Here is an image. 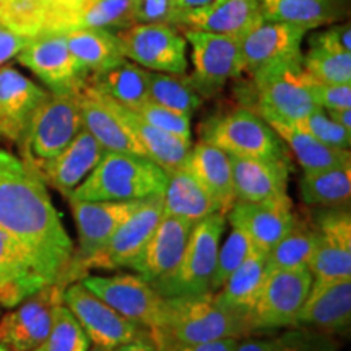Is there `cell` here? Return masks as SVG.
<instances>
[{
  "mask_svg": "<svg viewBox=\"0 0 351 351\" xmlns=\"http://www.w3.org/2000/svg\"><path fill=\"white\" fill-rule=\"evenodd\" d=\"M296 219L289 195L265 202H234L228 210L226 221L243 231L258 252L270 251L283 238Z\"/></svg>",
  "mask_w": 351,
  "mask_h": 351,
  "instance_id": "ffe728a7",
  "label": "cell"
},
{
  "mask_svg": "<svg viewBox=\"0 0 351 351\" xmlns=\"http://www.w3.org/2000/svg\"><path fill=\"white\" fill-rule=\"evenodd\" d=\"M69 202L78 232V249L73 251V258L67 274V283L70 285L73 283V280H82L85 276L83 271L85 263L108 244L114 232L119 230L121 225H124L143 200Z\"/></svg>",
  "mask_w": 351,
  "mask_h": 351,
  "instance_id": "8fae6325",
  "label": "cell"
},
{
  "mask_svg": "<svg viewBox=\"0 0 351 351\" xmlns=\"http://www.w3.org/2000/svg\"><path fill=\"white\" fill-rule=\"evenodd\" d=\"M315 245V226L296 215L295 223L283 238L267 252V274L274 270H291L307 267Z\"/></svg>",
  "mask_w": 351,
  "mask_h": 351,
  "instance_id": "8d00e7d4",
  "label": "cell"
},
{
  "mask_svg": "<svg viewBox=\"0 0 351 351\" xmlns=\"http://www.w3.org/2000/svg\"><path fill=\"white\" fill-rule=\"evenodd\" d=\"M46 13L41 0H0V26L25 38L41 36Z\"/></svg>",
  "mask_w": 351,
  "mask_h": 351,
  "instance_id": "b9f144b4",
  "label": "cell"
},
{
  "mask_svg": "<svg viewBox=\"0 0 351 351\" xmlns=\"http://www.w3.org/2000/svg\"><path fill=\"white\" fill-rule=\"evenodd\" d=\"M295 125L300 127L301 130L307 132L309 135H313L319 142L328 145V147L340 148V150H350L351 132L345 130L339 124H335L322 108H317L315 111L307 114L306 117L295 122Z\"/></svg>",
  "mask_w": 351,
  "mask_h": 351,
  "instance_id": "f6af8a7d",
  "label": "cell"
},
{
  "mask_svg": "<svg viewBox=\"0 0 351 351\" xmlns=\"http://www.w3.org/2000/svg\"><path fill=\"white\" fill-rule=\"evenodd\" d=\"M104 98L108 99L109 106L117 114L122 124L127 127V130L130 132V135L135 138V142L138 143V147L142 148L143 155L148 160H152L168 174L182 168L184 161H186L192 148V140L176 137L173 134L156 129L132 109L116 103L106 95H104Z\"/></svg>",
  "mask_w": 351,
  "mask_h": 351,
  "instance_id": "484cf974",
  "label": "cell"
},
{
  "mask_svg": "<svg viewBox=\"0 0 351 351\" xmlns=\"http://www.w3.org/2000/svg\"><path fill=\"white\" fill-rule=\"evenodd\" d=\"M0 67H2V65H0Z\"/></svg>",
  "mask_w": 351,
  "mask_h": 351,
  "instance_id": "91938a15",
  "label": "cell"
},
{
  "mask_svg": "<svg viewBox=\"0 0 351 351\" xmlns=\"http://www.w3.org/2000/svg\"><path fill=\"white\" fill-rule=\"evenodd\" d=\"M0 351H8V350L5 348V346H2V345H0Z\"/></svg>",
  "mask_w": 351,
  "mask_h": 351,
  "instance_id": "6f0895ef",
  "label": "cell"
},
{
  "mask_svg": "<svg viewBox=\"0 0 351 351\" xmlns=\"http://www.w3.org/2000/svg\"><path fill=\"white\" fill-rule=\"evenodd\" d=\"M179 16L174 0H135L134 23H163L176 26Z\"/></svg>",
  "mask_w": 351,
  "mask_h": 351,
  "instance_id": "7dc6e473",
  "label": "cell"
},
{
  "mask_svg": "<svg viewBox=\"0 0 351 351\" xmlns=\"http://www.w3.org/2000/svg\"><path fill=\"white\" fill-rule=\"evenodd\" d=\"M77 96L83 129L90 132L104 150L145 156L142 148L122 124L117 114L112 111L108 99L99 90L86 83Z\"/></svg>",
  "mask_w": 351,
  "mask_h": 351,
  "instance_id": "4316f807",
  "label": "cell"
},
{
  "mask_svg": "<svg viewBox=\"0 0 351 351\" xmlns=\"http://www.w3.org/2000/svg\"><path fill=\"white\" fill-rule=\"evenodd\" d=\"M307 29L301 26L262 20L241 41L243 73L256 78L276 69L302 65V41Z\"/></svg>",
  "mask_w": 351,
  "mask_h": 351,
  "instance_id": "7c38bea8",
  "label": "cell"
},
{
  "mask_svg": "<svg viewBox=\"0 0 351 351\" xmlns=\"http://www.w3.org/2000/svg\"><path fill=\"white\" fill-rule=\"evenodd\" d=\"M267 124L275 130V134L293 152V155H295L296 161L304 173L351 165L350 150L328 147V145L319 142L317 138L301 130L295 124H287V122L278 121H270Z\"/></svg>",
  "mask_w": 351,
  "mask_h": 351,
  "instance_id": "4dcf8cb0",
  "label": "cell"
},
{
  "mask_svg": "<svg viewBox=\"0 0 351 351\" xmlns=\"http://www.w3.org/2000/svg\"><path fill=\"white\" fill-rule=\"evenodd\" d=\"M192 228L194 223L163 213L142 254L132 262L129 269L158 289L178 269Z\"/></svg>",
  "mask_w": 351,
  "mask_h": 351,
  "instance_id": "d6986e66",
  "label": "cell"
},
{
  "mask_svg": "<svg viewBox=\"0 0 351 351\" xmlns=\"http://www.w3.org/2000/svg\"><path fill=\"white\" fill-rule=\"evenodd\" d=\"M124 59L152 72L186 75L187 41L173 25L132 23L116 33Z\"/></svg>",
  "mask_w": 351,
  "mask_h": 351,
  "instance_id": "ba28073f",
  "label": "cell"
},
{
  "mask_svg": "<svg viewBox=\"0 0 351 351\" xmlns=\"http://www.w3.org/2000/svg\"><path fill=\"white\" fill-rule=\"evenodd\" d=\"M300 195L309 207H345L351 199V165L304 173L300 181Z\"/></svg>",
  "mask_w": 351,
  "mask_h": 351,
  "instance_id": "e575fe53",
  "label": "cell"
},
{
  "mask_svg": "<svg viewBox=\"0 0 351 351\" xmlns=\"http://www.w3.org/2000/svg\"><path fill=\"white\" fill-rule=\"evenodd\" d=\"M33 351H41V350H39V348H36V350H33Z\"/></svg>",
  "mask_w": 351,
  "mask_h": 351,
  "instance_id": "680465c9",
  "label": "cell"
},
{
  "mask_svg": "<svg viewBox=\"0 0 351 351\" xmlns=\"http://www.w3.org/2000/svg\"><path fill=\"white\" fill-rule=\"evenodd\" d=\"M148 93L156 104L192 117L204 104L186 75H173L148 70Z\"/></svg>",
  "mask_w": 351,
  "mask_h": 351,
  "instance_id": "f35d334b",
  "label": "cell"
},
{
  "mask_svg": "<svg viewBox=\"0 0 351 351\" xmlns=\"http://www.w3.org/2000/svg\"><path fill=\"white\" fill-rule=\"evenodd\" d=\"M104 150L90 132L82 129L56 158L46 161L36 169V174L46 186L54 187L64 199L85 181V178L103 158Z\"/></svg>",
  "mask_w": 351,
  "mask_h": 351,
  "instance_id": "603a6c76",
  "label": "cell"
},
{
  "mask_svg": "<svg viewBox=\"0 0 351 351\" xmlns=\"http://www.w3.org/2000/svg\"><path fill=\"white\" fill-rule=\"evenodd\" d=\"M263 20L313 29L335 20L333 0H258Z\"/></svg>",
  "mask_w": 351,
  "mask_h": 351,
  "instance_id": "d590c367",
  "label": "cell"
},
{
  "mask_svg": "<svg viewBox=\"0 0 351 351\" xmlns=\"http://www.w3.org/2000/svg\"><path fill=\"white\" fill-rule=\"evenodd\" d=\"M327 116L339 124L340 127H343L345 130L351 132V108L346 109H332V111H326Z\"/></svg>",
  "mask_w": 351,
  "mask_h": 351,
  "instance_id": "db71d44e",
  "label": "cell"
},
{
  "mask_svg": "<svg viewBox=\"0 0 351 351\" xmlns=\"http://www.w3.org/2000/svg\"><path fill=\"white\" fill-rule=\"evenodd\" d=\"M169 174L145 156L106 152L69 200H145L163 195Z\"/></svg>",
  "mask_w": 351,
  "mask_h": 351,
  "instance_id": "3957f363",
  "label": "cell"
},
{
  "mask_svg": "<svg viewBox=\"0 0 351 351\" xmlns=\"http://www.w3.org/2000/svg\"><path fill=\"white\" fill-rule=\"evenodd\" d=\"M302 70L313 80L320 83H351V52H337L309 46L307 52L302 54Z\"/></svg>",
  "mask_w": 351,
  "mask_h": 351,
  "instance_id": "60d3db41",
  "label": "cell"
},
{
  "mask_svg": "<svg viewBox=\"0 0 351 351\" xmlns=\"http://www.w3.org/2000/svg\"><path fill=\"white\" fill-rule=\"evenodd\" d=\"M202 140L231 156L282 160L289 158L283 140L249 108H238L205 125Z\"/></svg>",
  "mask_w": 351,
  "mask_h": 351,
  "instance_id": "52a82bcc",
  "label": "cell"
},
{
  "mask_svg": "<svg viewBox=\"0 0 351 351\" xmlns=\"http://www.w3.org/2000/svg\"><path fill=\"white\" fill-rule=\"evenodd\" d=\"M150 335L158 351H236L239 343V340L236 339L207 341V343H179V341L165 339L153 332H150Z\"/></svg>",
  "mask_w": 351,
  "mask_h": 351,
  "instance_id": "681fc988",
  "label": "cell"
},
{
  "mask_svg": "<svg viewBox=\"0 0 351 351\" xmlns=\"http://www.w3.org/2000/svg\"><path fill=\"white\" fill-rule=\"evenodd\" d=\"M112 351H158L155 341H153L150 332L147 335L140 337L137 340H132L129 343H124Z\"/></svg>",
  "mask_w": 351,
  "mask_h": 351,
  "instance_id": "816d5d0a",
  "label": "cell"
},
{
  "mask_svg": "<svg viewBox=\"0 0 351 351\" xmlns=\"http://www.w3.org/2000/svg\"><path fill=\"white\" fill-rule=\"evenodd\" d=\"M163 212L195 225L210 215L221 212V208L218 202L181 168L169 174L163 194Z\"/></svg>",
  "mask_w": 351,
  "mask_h": 351,
  "instance_id": "f546056e",
  "label": "cell"
},
{
  "mask_svg": "<svg viewBox=\"0 0 351 351\" xmlns=\"http://www.w3.org/2000/svg\"><path fill=\"white\" fill-rule=\"evenodd\" d=\"M252 244L247 236L243 231L232 228V231L228 236L225 244L218 249L217 262H215V270L212 276V283H210V291H218L219 288L225 285L230 276L234 274L247 254L251 252Z\"/></svg>",
  "mask_w": 351,
  "mask_h": 351,
  "instance_id": "ee69618b",
  "label": "cell"
},
{
  "mask_svg": "<svg viewBox=\"0 0 351 351\" xmlns=\"http://www.w3.org/2000/svg\"><path fill=\"white\" fill-rule=\"evenodd\" d=\"M262 20L258 0H212L207 5L181 13L176 26L241 39Z\"/></svg>",
  "mask_w": 351,
  "mask_h": 351,
  "instance_id": "d4e9b609",
  "label": "cell"
},
{
  "mask_svg": "<svg viewBox=\"0 0 351 351\" xmlns=\"http://www.w3.org/2000/svg\"><path fill=\"white\" fill-rule=\"evenodd\" d=\"M174 2L176 5H178L179 15H181L184 12H191V10H195V8L207 5V3L212 2V0H174Z\"/></svg>",
  "mask_w": 351,
  "mask_h": 351,
  "instance_id": "11a10c76",
  "label": "cell"
},
{
  "mask_svg": "<svg viewBox=\"0 0 351 351\" xmlns=\"http://www.w3.org/2000/svg\"><path fill=\"white\" fill-rule=\"evenodd\" d=\"M337 337L326 335L307 327H293L287 332L269 339L239 340L236 351H339Z\"/></svg>",
  "mask_w": 351,
  "mask_h": 351,
  "instance_id": "74e56055",
  "label": "cell"
},
{
  "mask_svg": "<svg viewBox=\"0 0 351 351\" xmlns=\"http://www.w3.org/2000/svg\"><path fill=\"white\" fill-rule=\"evenodd\" d=\"M70 52L88 75H98L124 60L116 33L106 28H78L64 33Z\"/></svg>",
  "mask_w": 351,
  "mask_h": 351,
  "instance_id": "1f68e13d",
  "label": "cell"
},
{
  "mask_svg": "<svg viewBox=\"0 0 351 351\" xmlns=\"http://www.w3.org/2000/svg\"><path fill=\"white\" fill-rule=\"evenodd\" d=\"M351 324V278L313 282L302 306L298 327H307L330 337H345Z\"/></svg>",
  "mask_w": 351,
  "mask_h": 351,
  "instance_id": "44dd1931",
  "label": "cell"
},
{
  "mask_svg": "<svg viewBox=\"0 0 351 351\" xmlns=\"http://www.w3.org/2000/svg\"><path fill=\"white\" fill-rule=\"evenodd\" d=\"M77 93L47 91L34 111L19 142L21 160L34 173L39 166L52 160L77 137L83 129Z\"/></svg>",
  "mask_w": 351,
  "mask_h": 351,
  "instance_id": "277c9868",
  "label": "cell"
},
{
  "mask_svg": "<svg viewBox=\"0 0 351 351\" xmlns=\"http://www.w3.org/2000/svg\"><path fill=\"white\" fill-rule=\"evenodd\" d=\"M163 213V195L143 200L124 225L114 232L108 244L85 263V276L90 269H129L132 262L142 254Z\"/></svg>",
  "mask_w": 351,
  "mask_h": 351,
  "instance_id": "ac0fdd59",
  "label": "cell"
},
{
  "mask_svg": "<svg viewBox=\"0 0 351 351\" xmlns=\"http://www.w3.org/2000/svg\"><path fill=\"white\" fill-rule=\"evenodd\" d=\"M90 2V0H62L64 3V13H65V20H64V28H62V34L67 33L72 26V21L75 19V15L78 10L85 5V3Z\"/></svg>",
  "mask_w": 351,
  "mask_h": 351,
  "instance_id": "f5cc1de1",
  "label": "cell"
},
{
  "mask_svg": "<svg viewBox=\"0 0 351 351\" xmlns=\"http://www.w3.org/2000/svg\"><path fill=\"white\" fill-rule=\"evenodd\" d=\"M251 82L256 95V108L251 111L265 122L295 124L319 108L311 93V77L302 65L276 69L251 78Z\"/></svg>",
  "mask_w": 351,
  "mask_h": 351,
  "instance_id": "30bf717a",
  "label": "cell"
},
{
  "mask_svg": "<svg viewBox=\"0 0 351 351\" xmlns=\"http://www.w3.org/2000/svg\"><path fill=\"white\" fill-rule=\"evenodd\" d=\"M307 267L269 271L263 278L249 320L256 333L298 327V317L313 287Z\"/></svg>",
  "mask_w": 351,
  "mask_h": 351,
  "instance_id": "8992f818",
  "label": "cell"
},
{
  "mask_svg": "<svg viewBox=\"0 0 351 351\" xmlns=\"http://www.w3.org/2000/svg\"><path fill=\"white\" fill-rule=\"evenodd\" d=\"M47 90L10 65L0 67V140L19 143Z\"/></svg>",
  "mask_w": 351,
  "mask_h": 351,
  "instance_id": "7402d4cb",
  "label": "cell"
},
{
  "mask_svg": "<svg viewBox=\"0 0 351 351\" xmlns=\"http://www.w3.org/2000/svg\"><path fill=\"white\" fill-rule=\"evenodd\" d=\"M134 2L135 0H90L78 10L70 29L125 28L134 23Z\"/></svg>",
  "mask_w": 351,
  "mask_h": 351,
  "instance_id": "ab89813d",
  "label": "cell"
},
{
  "mask_svg": "<svg viewBox=\"0 0 351 351\" xmlns=\"http://www.w3.org/2000/svg\"><path fill=\"white\" fill-rule=\"evenodd\" d=\"M86 83L132 111L150 99L148 70L127 59L98 75L88 77Z\"/></svg>",
  "mask_w": 351,
  "mask_h": 351,
  "instance_id": "d6a6232c",
  "label": "cell"
},
{
  "mask_svg": "<svg viewBox=\"0 0 351 351\" xmlns=\"http://www.w3.org/2000/svg\"><path fill=\"white\" fill-rule=\"evenodd\" d=\"M265 257L263 252H258L254 247L251 249V252L234 270V274L218 291H215V298L219 304L238 313L249 314V311L256 304L262 282L267 275Z\"/></svg>",
  "mask_w": 351,
  "mask_h": 351,
  "instance_id": "836d02e7",
  "label": "cell"
},
{
  "mask_svg": "<svg viewBox=\"0 0 351 351\" xmlns=\"http://www.w3.org/2000/svg\"><path fill=\"white\" fill-rule=\"evenodd\" d=\"M91 340L83 330L75 315L70 313L67 306L60 304L56 307L54 319L49 335L44 343L39 346L41 351H88Z\"/></svg>",
  "mask_w": 351,
  "mask_h": 351,
  "instance_id": "7bdbcfd3",
  "label": "cell"
},
{
  "mask_svg": "<svg viewBox=\"0 0 351 351\" xmlns=\"http://www.w3.org/2000/svg\"><path fill=\"white\" fill-rule=\"evenodd\" d=\"M182 34L194 67L187 78L202 98H213L228 82L243 75L239 38L199 29H184Z\"/></svg>",
  "mask_w": 351,
  "mask_h": 351,
  "instance_id": "9c48e42d",
  "label": "cell"
},
{
  "mask_svg": "<svg viewBox=\"0 0 351 351\" xmlns=\"http://www.w3.org/2000/svg\"><path fill=\"white\" fill-rule=\"evenodd\" d=\"M231 168L236 202H265L288 195L289 158L261 160L231 156Z\"/></svg>",
  "mask_w": 351,
  "mask_h": 351,
  "instance_id": "cb8c5ba5",
  "label": "cell"
},
{
  "mask_svg": "<svg viewBox=\"0 0 351 351\" xmlns=\"http://www.w3.org/2000/svg\"><path fill=\"white\" fill-rule=\"evenodd\" d=\"M46 285L20 245L0 228V306L15 307Z\"/></svg>",
  "mask_w": 351,
  "mask_h": 351,
  "instance_id": "f1b7e54d",
  "label": "cell"
},
{
  "mask_svg": "<svg viewBox=\"0 0 351 351\" xmlns=\"http://www.w3.org/2000/svg\"><path fill=\"white\" fill-rule=\"evenodd\" d=\"M226 215L218 212L195 223L178 269L156 289L161 296L174 298L210 291L217 254L226 231Z\"/></svg>",
  "mask_w": 351,
  "mask_h": 351,
  "instance_id": "5b68a950",
  "label": "cell"
},
{
  "mask_svg": "<svg viewBox=\"0 0 351 351\" xmlns=\"http://www.w3.org/2000/svg\"><path fill=\"white\" fill-rule=\"evenodd\" d=\"M78 282L124 317L150 330L163 327L168 315V298L161 296L138 275L83 276Z\"/></svg>",
  "mask_w": 351,
  "mask_h": 351,
  "instance_id": "4fadbf2b",
  "label": "cell"
},
{
  "mask_svg": "<svg viewBox=\"0 0 351 351\" xmlns=\"http://www.w3.org/2000/svg\"><path fill=\"white\" fill-rule=\"evenodd\" d=\"M309 46L324 47L328 51L351 52V28L350 25H337L326 32L314 34L307 41Z\"/></svg>",
  "mask_w": 351,
  "mask_h": 351,
  "instance_id": "f907efd6",
  "label": "cell"
},
{
  "mask_svg": "<svg viewBox=\"0 0 351 351\" xmlns=\"http://www.w3.org/2000/svg\"><path fill=\"white\" fill-rule=\"evenodd\" d=\"M62 302L80 322L88 339L91 340V345L101 346L108 351L137 340L150 332V328L140 326L114 311L80 282H73L65 287Z\"/></svg>",
  "mask_w": 351,
  "mask_h": 351,
  "instance_id": "5bb4252c",
  "label": "cell"
},
{
  "mask_svg": "<svg viewBox=\"0 0 351 351\" xmlns=\"http://www.w3.org/2000/svg\"><path fill=\"white\" fill-rule=\"evenodd\" d=\"M311 93L319 108L324 111L351 108V83L345 85H328L311 78Z\"/></svg>",
  "mask_w": 351,
  "mask_h": 351,
  "instance_id": "c3c4849f",
  "label": "cell"
},
{
  "mask_svg": "<svg viewBox=\"0 0 351 351\" xmlns=\"http://www.w3.org/2000/svg\"><path fill=\"white\" fill-rule=\"evenodd\" d=\"M15 59L32 70L52 93H77L90 77L70 52L64 34H46L32 39Z\"/></svg>",
  "mask_w": 351,
  "mask_h": 351,
  "instance_id": "2e32d148",
  "label": "cell"
},
{
  "mask_svg": "<svg viewBox=\"0 0 351 351\" xmlns=\"http://www.w3.org/2000/svg\"><path fill=\"white\" fill-rule=\"evenodd\" d=\"M0 228L20 245L47 285L67 287L73 243L43 179L19 156L0 150Z\"/></svg>",
  "mask_w": 351,
  "mask_h": 351,
  "instance_id": "6da1fadb",
  "label": "cell"
},
{
  "mask_svg": "<svg viewBox=\"0 0 351 351\" xmlns=\"http://www.w3.org/2000/svg\"><path fill=\"white\" fill-rule=\"evenodd\" d=\"M314 282L351 278V213L327 208L315 221V245L307 263Z\"/></svg>",
  "mask_w": 351,
  "mask_h": 351,
  "instance_id": "e0dca14e",
  "label": "cell"
},
{
  "mask_svg": "<svg viewBox=\"0 0 351 351\" xmlns=\"http://www.w3.org/2000/svg\"><path fill=\"white\" fill-rule=\"evenodd\" d=\"M150 332L179 343L243 340L256 335L247 314L221 306L213 291L168 298V315L163 327Z\"/></svg>",
  "mask_w": 351,
  "mask_h": 351,
  "instance_id": "7a4b0ae2",
  "label": "cell"
},
{
  "mask_svg": "<svg viewBox=\"0 0 351 351\" xmlns=\"http://www.w3.org/2000/svg\"><path fill=\"white\" fill-rule=\"evenodd\" d=\"M182 169L187 171L218 202L223 213L226 215L228 210L234 205L231 155L221 148L200 140L199 143L192 145Z\"/></svg>",
  "mask_w": 351,
  "mask_h": 351,
  "instance_id": "83f0119b",
  "label": "cell"
},
{
  "mask_svg": "<svg viewBox=\"0 0 351 351\" xmlns=\"http://www.w3.org/2000/svg\"><path fill=\"white\" fill-rule=\"evenodd\" d=\"M88 351H108V350H104V348H101V346L93 345V346H90V348H88Z\"/></svg>",
  "mask_w": 351,
  "mask_h": 351,
  "instance_id": "9f6ffc18",
  "label": "cell"
},
{
  "mask_svg": "<svg viewBox=\"0 0 351 351\" xmlns=\"http://www.w3.org/2000/svg\"><path fill=\"white\" fill-rule=\"evenodd\" d=\"M135 112L156 129L168 132V134H173L176 137L192 140V127L189 116H184L181 112H176L173 109L156 104L152 99L143 103Z\"/></svg>",
  "mask_w": 351,
  "mask_h": 351,
  "instance_id": "bcb514c9",
  "label": "cell"
},
{
  "mask_svg": "<svg viewBox=\"0 0 351 351\" xmlns=\"http://www.w3.org/2000/svg\"><path fill=\"white\" fill-rule=\"evenodd\" d=\"M65 285L51 283L0 317V345L8 351H33L49 335L54 311L62 304Z\"/></svg>",
  "mask_w": 351,
  "mask_h": 351,
  "instance_id": "9a60e30c",
  "label": "cell"
}]
</instances>
